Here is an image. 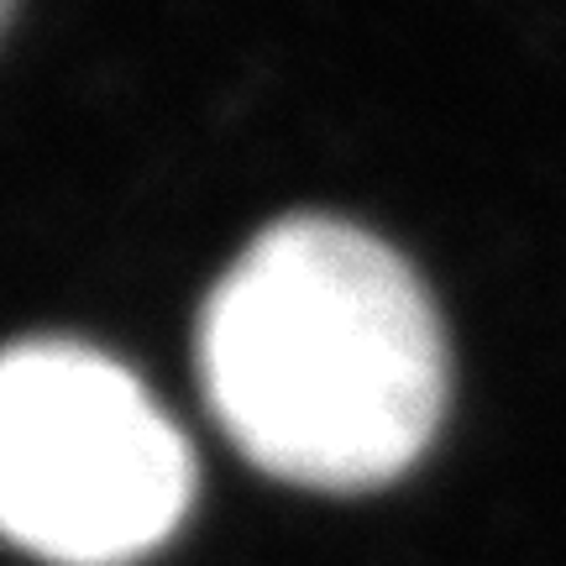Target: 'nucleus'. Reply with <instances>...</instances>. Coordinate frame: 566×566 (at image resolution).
I'll list each match as a JSON object with an SVG mask.
<instances>
[{"mask_svg":"<svg viewBox=\"0 0 566 566\" xmlns=\"http://www.w3.org/2000/svg\"><path fill=\"white\" fill-rule=\"evenodd\" d=\"M200 384L247 462L315 493H367L420 462L451 357L415 268L331 216L268 226L200 315Z\"/></svg>","mask_w":566,"mask_h":566,"instance_id":"1","label":"nucleus"},{"mask_svg":"<svg viewBox=\"0 0 566 566\" xmlns=\"http://www.w3.org/2000/svg\"><path fill=\"white\" fill-rule=\"evenodd\" d=\"M189 504L179 424L116 357L80 342L0 352V541L48 566H137Z\"/></svg>","mask_w":566,"mask_h":566,"instance_id":"2","label":"nucleus"},{"mask_svg":"<svg viewBox=\"0 0 566 566\" xmlns=\"http://www.w3.org/2000/svg\"><path fill=\"white\" fill-rule=\"evenodd\" d=\"M6 11H11V0H0V27H6Z\"/></svg>","mask_w":566,"mask_h":566,"instance_id":"3","label":"nucleus"}]
</instances>
